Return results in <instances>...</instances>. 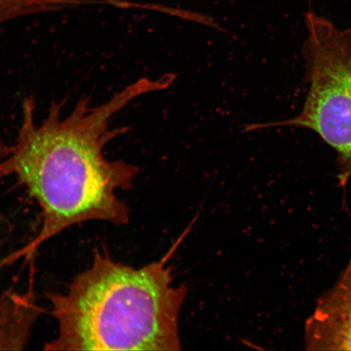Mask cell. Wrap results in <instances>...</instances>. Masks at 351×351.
<instances>
[{
    "mask_svg": "<svg viewBox=\"0 0 351 351\" xmlns=\"http://www.w3.org/2000/svg\"><path fill=\"white\" fill-rule=\"evenodd\" d=\"M172 74L159 80L141 78L103 104L82 98L68 115L63 104L52 102L40 124L35 121V102L25 98L19 134L0 162V179L14 178L40 206L43 223L36 237L4 263L32 258L37 250L69 227L88 221L120 226L130 221V210L118 191L133 188L137 166L110 160L108 145L127 128H111V121L138 96L166 89Z\"/></svg>",
    "mask_w": 351,
    "mask_h": 351,
    "instance_id": "obj_1",
    "label": "cell"
},
{
    "mask_svg": "<svg viewBox=\"0 0 351 351\" xmlns=\"http://www.w3.org/2000/svg\"><path fill=\"white\" fill-rule=\"evenodd\" d=\"M187 289L173 287L171 269H141L96 249L91 265L64 292L47 293L58 326L48 351L180 350L178 317Z\"/></svg>",
    "mask_w": 351,
    "mask_h": 351,
    "instance_id": "obj_2",
    "label": "cell"
},
{
    "mask_svg": "<svg viewBox=\"0 0 351 351\" xmlns=\"http://www.w3.org/2000/svg\"><path fill=\"white\" fill-rule=\"evenodd\" d=\"M308 36L302 47L308 94L302 112L287 121L244 126L243 132L300 127L317 133L337 154L341 188L351 178V29L337 28L310 10Z\"/></svg>",
    "mask_w": 351,
    "mask_h": 351,
    "instance_id": "obj_3",
    "label": "cell"
},
{
    "mask_svg": "<svg viewBox=\"0 0 351 351\" xmlns=\"http://www.w3.org/2000/svg\"><path fill=\"white\" fill-rule=\"evenodd\" d=\"M304 341L307 350H351V261L315 302Z\"/></svg>",
    "mask_w": 351,
    "mask_h": 351,
    "instance_id": "obj_4",
    "label": "cell"
},
{
    "mask_svg": "<svg viewBox=\"0 0 351 351\" xmlns=\"http://www.w3.org/2000/svg\"><path fill=\"white\" fill-rule=\"evenodd\" d=\"M58 0H0V26L19 17L55 11Z\"/></svg>",
    "mask_w": 351,
    "mask_h": 351,
    "instance_id": "obj_5",
    "label": "cell"
},
{
    "mask_svg": "<svg viewBox=\"0 0 351 351\" xmlns=\"http://www.w3.org/2000/svg\"><path fill=\"white\" fill-rule=\"evenodd\" d=\"M66 6L74 7L82 5V4L103 3L112 4L119 7H131V3L123 1V0H63Z\"/></svg>",
    "mask_w": 351,
    "mask_h": 351,
    "instance_id": "obj_6",
    "label": "cell"
},
{
    "mask_svg": "<svg viewBox=\"0 0 351 351\" xmlns=\"http://www.w3.org/2000/svg\"><path fill=\"white\" fill-rule=\"evenodd\" d=\"M10 152V146L8 145L3 138L1 130H0V162L8 155Z\"/></svg>",
    "mask_w": 351,
    "mask_h": 351,
    "instance_id": "obj_7",
    "label": "cell"
}]
</instances>
